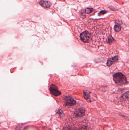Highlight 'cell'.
<instances>
[{"label":"cell","mask_w":129,"mask_h":130,"mask_svg":"<svg viewBox=\"0 0 129 130\" xmlns=\"http://www.w3.org/2000/svg\"><path fill=\"white\" fill-rule=\"evenodd\" d=\"M113 80L116 84L118 85H123L127 83L126 77L121 73H115L113 75Z\"/></svg>","instance_id":"obj_1"},{"label":"cell","mask_w":129,"mask_h":130,"mask_svg":"<svg viewBox=\"0 0 129 130\" xmlns=\"http://www.w3.org/2000/svg\"><path fill=\"white\" fill-rule=\"evenodd\" d=\"M80 38L83 42L88 43L92 39V36L88 31H85L81 34Z\"/></svg>","instance_id":"obj_2"},{"label":"cell","mask_w":129,"mask_h":130,"mask_svg":"<svg viewBox=\"0 0 129 130\" xmlns=\"http://www.w3.org/2000/svg\"><path fill=\"white\" fill-rule=\"evenodd\" d=\"M50 91L53 95L57 96L61 94V93L59 91L56 86L54 85H52L50 88Z\"/></svg>","instance_id":"obj_3"},{"label":"cell","mask_w":129,"mask_h":130,"mask_svg":"<svg viewBox=\"0 0 129 130\" xmlns=\"http://www.w3.org/2000/svg\"><path fill=\"white\" fill-rule=\"evenodd\" d=\"M119 60V57L118 56H116L115 57L109 59L108 61H107V65L108 66H111L114 63L117 62Z\"/></svg>","instance_id":"obj_4"},{"label":"cell","mask_w":129,"mask_h":130,"mask_svg":"<svg viewBox=\"0 0 129 130\" xmlns=\"http://www.w3.org/2000/svg\"><path fill=\"white\" fill-rule=\"evenodd\" d=\"M76 103V101L72 97H67L66 99V104L67 106H73Z\"/></svg>","instance_id":"obj_5"},{"label":"cell","mask_w":129,"mask_h":130,"mask_svg":"<svg viewBox=\"0 0 129 130\" xmlns=\"http://www.w3.org/2000/svg\"><path fill=\"white\" fill-rule=\"evenodd\" d=\"M85 109L83 108H81L78 109L75 112V115L76 117H81L84 115Z\"/></svg>","instance_id":"obj_6"},{"label":"cell","mask_w":129,"mask_h":130,"mask_svg":"<svg viewBox=\"0 0 129 130\" xmlns=\"http://www.w3.org/2000/svg\"><path fill=\"white\" fill-rule=\"evenodd\" d=\"M39 3L41 6L45 8H50L52 5V4L49 1L41 0Z\"/></svg>","instance_id":"obj_7"},{"label":"cell","mask_w":129,"mask_h":130,"mask_svg":"<svg viewBox=\"0 0 129 130\" xmlns=\"http://www.w3.org/2000/svg\"><path fill=\"white\" fill-rule=\"evenodd\" d=\"M90 93L87 91H84V97L85 99H86L88 102H90V98H89V94Z\"/></svg>","instance_id":"obj_8"},{"label":"cell","mask_w":129,"mask_h":130,"mask_svg":"<svg viewBox=\"0 0 129 130\" xmlns=\"http://www.w3.org/2000/svg\"><path fill=\"white\" fill-rule=\"evenodd\" d=\"M121 97L123 100H125L128 99L129 97V91L127 92L126 93L124 94Z\"/></svg>","instance_id":"obj_9"},{"label":"cell","mask_w":129,"mask_h":130,"mask_svg":"<svg viewBox=\"0 0 129 130\" xmlns=\"http://www.w3.org/2000/svg\"><path fill=\"white\" fill-rule=\"evenodd\" d=\"M94 11V9L92 8H86L85 10V13L86 14H90Z\"/></svg>","instance_id":"obj_10"},{"label":"cell","mask_w":129,"mask_h":130,"mask_svg":"<svg viewBox=\"0 0 129 130\" xmlns=\"http://www.w3.org/2000/svg\"><path fill=\"white\" fill-rule=\"evenodd\" d=\"M114 29L115 31L116 32H119L121 30V27L119 25H116L114 27Z\"/></svg>","instance_id":"obj_11"},{"label":"cell","mask_w":129,"mask_h":130,"mask_svg":"<svg viewBox=\"0 0 129 130\" xmlns=\"http://www.w3.org/2000/svg\"><path fill=\"white\" fill-rule=\"evenodd\" d=\"M114 40V38L111 36H110L108 37V40H107V42L108 43H111Z\"/></svg>","instance_id":"obj_12"},{"label":"cell","mask_w":129,"mask_h":130,"mask_svg":"<svg viewBox=\"0 0 129 130\" xmlns=\"http://www.w3.org/2000/svg\"><path fill=\"white\" fill-rule=\"evenodd\" d=\"M106 13H107V12H106V11H101L98 13V15L100 16L101 15L105 14Z\"/></svg>","instance_id":"obj_13"}]
</instances>
